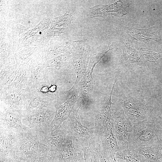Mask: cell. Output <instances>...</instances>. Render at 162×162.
<instances>
[{"label":"cell","mask_w":162,"mask_h":162,"mask_svg":"<svg viewBox=\"0 0 162 162\" xmlns=\"http://www.w3.org/2000/svg\"><path fill=\"white\" fill-rule=\"evenodd\" d=\"M55 101V98L50 94L42 93L32 89L28 92L25 104L32 109H38L49 106Z\"/></svg>","instance_id":"9c48e42d"},{"label":"cell","mask_w":162,"mask_h":162,"mask_svg":"<svg viewBox=\"0 0 162 162\" xmlns=\"http://www.w3.org/2000/svg\"><path fill=\"white\" fill-rule=\"evenodd\" d=\"M77 90V89L71 88L68 91L69 94H71L70 97L61 105L56 103L54 105L56 112L51 125L52 130L57 128L63 122L69 118L71 112L74 110L75 104L78 99Z\"/></svg>","instance_id":"52a82bcc"},{"label":"cell","mask_w":162,"mask_h":162,"mask_svg":"<svg viewBox=\"0 0 162 162\" xmlns=\"http://www.w3.org/2000/svg\"><path fill=\"white\" fill-rule=\"evenodd\" d=\"M115 162H118L116 160L115 161Z\"/></svg>","instance_id":"d6986e66"},{"label":"cell","mask_w":162,"mask_h":162,"mask_svg":"<svg viewBox=\"0 0 162 162\" xmlns=\"http://www.w3.org/2000/svg\"><path fill=\"white\" fill-rule=\"evenodd\" d=\"M113 124L111 120L104 126L97 127L94 126L95 133L100 140L102 149L105 154L112 162L116 160V153L119 148L117 139L113 132Z\"/></svg>","instance_id":"8992f818"},{"label":"cell","mask_w":162,"mask_h":162,"mask_svg":"<svg viewBox=\"0 0 162 162\" xmlns=\"http://www.w3.org/2000/svg\"><path fill=\"white\" fill-rule=\"evenodd\" d=\"M29 90L21 88L4 90L2 92L1 98L9 105L13 106H18L25 104Z\"/></svg>","instance_id":"30bf717a"},{"label":"cell","mask_w":162,"mask_h":162,"mask_svg":"<svg viewBox=\"0 0 162 162\" xmlns=\"http://www.w3.org/2000/svg\"><path fill=\"white\" fill-rule=\"evenodd\" d=\"M134 150L150 161L159 162L162 160V143L158 140L152 146L140 148Z\"/></svg>","instance_id":"8fae6325"},{"label":"cell","mask_w":162,"mask_h":162,"mask_svg":"<svg viewBox=\"0 0 162 162\" xmlns=\"http://www.w3.org/2000/svg\"><path fill=\"white\" fill-rule=\"evenodd\" d=\"M110 120L114 125L113 132L120 143L119 148H128L133 123L127 117L123 109L119 104L113 103Z\"/></svg>","instance_id":"7a4b0ae2"},{"label":"cell","mask_w":162,"mask_h":162,"mask_svg":"<svg viewBox=\"0 0 162 162\" xmlns=\"http://www.w3.org/2000/svg\"><path fill=\"white\" fill-rule=\"evenodd\" d=\"M41 34V32H39V34Z\"/></svg>","instance_id":"ac0fdd59"},{"label":"cell","mask_w":162,"mask_h":162,"mask_svg":"<svg viewBox=\"0 0 162 162\" xmlns=\"http://www.w3.org/2000/svg\"><path fill=\"white\" fill-rule=\"evenodd\" d=\"M91 148L97 152L99 157L100 162H111L110 159L104 152L100 143L97 142Z\"/></svg>","instance_id":"9a60e30c"},{"label":"cell","mask_w":162,"mask_h":162,"mask_svg":"<svg viewBox=\"0 0 162 162\" xmlns=\"http://www.w3.org/2000/svg\"><path fill=\"white\" fill-rule=\"evenodd\" d=\"M150 29L143 30L134 28L133 31L134 34L133 35L139 40L145 43L152 40L157 41L156 36Z\"/></svg>","instance_id":"4fadbf2b"},{"label":"cell","mask_w":162,"mask_h":162,"mask_svg":"<svg viewBox=\"0 0 162 162\" xmlns=\"http://www.w3.org/2000/svg\"><path fill=\"white\" fill-rule=\"evenodd\" d=\"M160 162H162V160L161 161H160Z\"/></svg>","instance_id":"ffe728a7"},{"label":"cell","mask_w":162,"mask_h":162,"mask_svg":"<svg viewBox=\"0 0 162 162\" xmlns=\"http://www.w3.org/2000/svg\"><path fill=\"white\" fill-rule=\"evenodd\" d=\"M79 108L74 110L64 126L68 134L70 136L78 138H84L88 141L90 146L98 142V138L95 135L94 127L88 128L83 125L81 123L79 111Z\"/></svg>","instance_id":"5b68a950"},{"label":"cell","mask_w":162,"mask_h":162,"mask_svg":"<svg viewBox=\"0 0 162 162\" xmlns=\"http://www.w3.org/2000/svg\"><path fill=\"white\" fill-rule=\"evenodd\" d=\"M117 80V77L115 75V82L112 90L104 99L98 109L97 114L95 119L94 125L95 127H102L110 120L112 109L113 104L111 101V97L114 88Z\"/></svg>","instance_id":"ba28073f"},{"label":"cell","mask_w":162,"mask_h":162,"mask_svg":"<svg viewBox=\"0 0 162 162\" xmlns=\"http://www.w3.org/2000/svg\"><path fill=\"white\" fill-rule=\"evenodd\" d=\"M79 139L68 136L57 152L54 162H85L82 155L83 146Z\"/></svg>","instance_id":"277c9868"},{"label":"cell","mask_w":162,"mask_h":162,"mask_svg":"<svg viewBox=\"0 0 162 162\" xmlns=\"http://www.w3.org/2000/svg\"><path fill=\"white\" fill-rule=\"evenodd\" d=\"M154 118L158 140L162 143V118L160 117L155 116Z\"/></svg>","instance_id":"2e32d148"},{"label":"cell","mask_w":162,"mask_h":162,"mask_svg":"<svg viewBox=\"0 0 162 162\" xmlns=\"http://www.w3.org/2000/svg\"><path fill=\"white\" fill-rule=\"evenodd\" d=\"M129 96L120 101L119 104L125 114L132 123L146 121L152 117V110L147 105L143 98Z\"/></svg>","instance_id":"3957f363"},{"label":"cell","mask_w":162,"mask_h":162,"mask_svg":"<svg viewBox=\"0 0 162 162\" xmlns=\"http://www.w3.org/2000/svg\"><path fill=\"white\" fill-rule=\"evenodd\" d=\"M116 158L125 160L126 162H152L137 153L134 149L119 148L115 155Z\"/></svg>","instance_id":"7c38bea8"},{"label":"cell","mask_w":162,"mask_h":162,"mask_svg":"<svg viewBox=\"0 0 162 162\" xmlns=\"http://www.w3.org/2000/svg\"><path fill=\"white\" fill-rule=\"evenodd\" d=\"M82 150L85 162H100L98 154L91 147L83 146Z\"/></svg>","instance_id":"5bb4252c"},{"label":"cell","mask_w":162,"mask_h":162,"mask_svg":"<svg viewBox=\"0 0 162 162\" xmlns=\"http://www.w3.org/2000/svg\"><path fill=\"white\" fill-rule=\"evenodd\" d=\"M0 162H7V159L6 157L4 156H1Z\"/></svg>","instance_id":"e0dca14e"},{"label":"cell","mask_w":162,"mask_h":162,"mask_svg":"<svg viewBox=\"0 0 162 162\" xmlns=\"http://www.w3.org/2000/svg\"><path fill=\"white\" fill-rule=\"evenodd\" d=\"M154 116L142 122L133 123L128 148L135 149L150 146L158 141Z\"/></svg>","instance_id":"6da1fadb"}]
</instances>
